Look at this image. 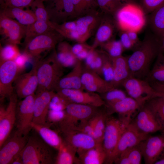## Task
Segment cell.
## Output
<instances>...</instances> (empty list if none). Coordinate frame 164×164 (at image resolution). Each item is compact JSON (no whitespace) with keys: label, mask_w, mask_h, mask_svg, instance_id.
Segmentation results:
<instances>
[{"label":"cell","mask_w":164,"mask_h":164,"mask_svg":"<svg viewBox=\"0 0 164 164\" xmlns=\"http://www.w3.org/2000/svg\"><path fill=\"white\" fill-rule=\"evenodd\" d=\"M126 57L132 77L145 79L154 60L160 53L158 38L154 35H147Z\"/></svg>","instance_id":"6da1fadb"},{"label":"cell","mask_w":164,"mask_h":164,"mask_svg":"<svg viewBox=\"0 0 164 164\" xmlns=\"http://www.w3.org/2000/svg\"><path fill=\"white\" fill-rule=\"evenodd\" d=\"M53 149L40 137L28 136L20 153L23 164H55L56 156Z\"/></svg>","instance_id":"7a4b0ae2"},{"label":"cell","mask_w":164,"mask_h":164,"mask_svg":"<svg viewBox=\"0 0 164 164\" xmlns=\"http://www.w3.org/2000/svg\"><path fill=\"white\" fill-rule=\"evenodd\" d=\"M63 67L58 60L54 51L49 57L38 60L37 75L38 87L36 93L44 91H54L63 73Z\"/></svg>","instance_id":"3957f363"},{"label":"cell","mask_w":164,"mask_h":164,"mask_svg":"<svg viewBox=\"0 0 164 164\" xmlns=\"http://www.w3.org/2000/svg\"><path fill=\"white\" fill-rule=\"evenodd\" d=\"M99 108L89 105L71 103L65 110L64 118L57 125L58 129L75 130L88 121L99 111Z\"/></svg>","instance_id":"277c9868"},{"label":"cell","mask_w":164,"mask_h":164,"mask_svg":"<svg viewBox=\"0 0 164 164\" xmlns=\"http://www.w3.org/2000/svg\"><path fill=\"white\" fill-rule=\"evenodd\" d=\"M129 124L114 117L111 114L107 116L102 142L106 155L104 163H112V157L119 139Z\"/></svg>","instance_id":"5b68a950"},{"label":"cell","mask_w":164,"mask_h":164,"mask_svg":"<svg viewBox=\"0 0 164 164\" xmlns=\"http://www.w3.org/2000/svg\"><path fill=\"white\" fill-rule=\"evenodd\" d=\"M64 38L55 29L38 36L26 45L24 53L34 60H39L44 52L54 49Z\"/></svg>","instance_id":"8992f818"},{"label":"cell","mask_w":164,"mask_h":164,"mask_svg":"<svg viewBox=\"0 0 164 164\" xmlns=\"http://www.w3.org/2000/svg\"><path fill=\"white\" fill-rule=\"evenodd\" d=\"M144 13L140 7L135 3L125 4L114 17L118 28L121 30L135 31L144 24Z\"/></svg>","instance_id":"52a82bcc"},{"label":"cell","mask_w":164,"mask_h":164,"mask_svg":"<svg viewBox=\"0 0 164 164\" xmlns=\"http://www.w3.org/2000/svg\"><path fill=\"white\" fill-rule=\"evenodd\" d=\"M36 94L28 96L18 101L16 110L15 132L24 136L28 135L32 127L34 104Z\"/></svg>","instance_id":"ba28073f"},{"label":"cell","mask_w":164,"mask_h":164,"mask_svg":"<svg viewBox=\"0 0 164 164\" xmlns=\"http://www.w3.org/2000/svg\"><path fill=\"white\" fill-rule=\"evenodd\" d=\"M9 98V102L6 108L0 104V147L10 136L15 123L18 98L16 93L14 92Z\"/></svg>","instance_id":"9c48e42d"},{"label":"cell","mask_w":164,"mask_h":164,"mask_svg":"<svg viewBox=\"0 0 164 164\" xmlns=\"http://www.w3.org/2000/svg\"><path fill=\"white\" fill-rule=\"evenodd\" d=\"M139 131L146 134L162 131V127L146 101L130 122Z\"/></svg>","instance_id":"30bf717a"},{"label":"cell","mask_w":164,"mask_h":164,"mask_svg":"<svg viewBox=\"0 0 164 164\" xmlns=\"http://www.w3.org/2000/svg\"><path fill=\"white\" fill-rule=\"evenodd\" d=\"M139 145L146 164H154L164 155V132L159 135H149Z\"/></svg>","instance_id":"8fae6325"},{"label":"cell","mask_w":164,"mask_h":164,"mask_svg":"<svg viewBox=\"0 0 164 164\" xmlns=\"http://www.w3.org/2000/svg\"><path fill=\"white\" fill-rule=\"evenodd\" d=\"M123 86L129 97L138 101H146L159 94L145 79L131 77L123 83Z\"/></svg>","instance_id":"7c38bea8"},{"label":"cell","mask_w":164,"mask_h":164,"mask_svg":"<svg viewBox=\"0 0 164 164\" xmlns=\"http://www.w3.org/2000/svg\"><path fill=\"white\" fill-rule=\"evenodd\" d=\"M26 26L0 13V34L6 42L18 45L25 37Z\"/></svg>","instance_id":"4fadbf2b"},{"label":"cell","mask_w":164,"mask_h":164,"mask_svg":"<svg viewBox=\"0 0 164 164\" xmlns=\"http://www.w3.org/2000/svg\"><path fill=\"white\" fill-rule=\"evenodd\" d=\"M28 138V136L20 135L15 132L9 136L0 147V164H11L21 153Z\"/></svg>","instance_id":"5bb4252c"},{"label":"cell","mask_w":164,"mask_h":164,"mask_svg":"<svg viewBox=\"0 0 164 164\" xmlns=\"http://www.w3.org/2000/svg\"><path fill=\"white\" fill-rule=\"evenodd\" d=\"M38 60L34 61L30 71L18 75L14 81L15 93L19 99L35 94L36 91L38 84L37 75Z\"/></svg>","instance_id":"9a60e30c"},{"label":"cell","mask_w":164,"mask_h":164,"mask_svg":"<svg viewBox=\"0 0 164 164\" xmlns=\"http://www.w3.org/2000/svg\"><path fill=\"white\" fill-rule=\"evenodd\" d=\"M149 134L139 131L130 123L122 133L112 158V163L120 154L126 150L138 145L146 138Z\"/></svg>","instance_id":"2e32d148"},{"label":"cell","mask_w":164,"mask_h":164,"mask_svg":"<svg viewBox=\"0 0 164 164\" xmlns=\"http://www.w3.org/2000/svg\"><path fill=\"white\" fill-rule=\"evenodd\" d=\"M19 71L15 61L0 62V101L9 97L13 93L12 84L18 75Z\"/></svg>","instance_id":"e0dca14e"},{"label":"cell","mask_w":164,"mask_h":164,"mask_svg":"<svg viewBox=\"0 0 164 164\" xmlns=\"http://www.w3.org/2000/svg\"><path fill=\"white\" fill-rule=\"evenodd\" d=\"M102 13L96 9L79 17L76 20L79 43H85L93 34L100 24Z\"/></svg>","instance_id":"ac0fdd59"},{"label":"cell","mask_w":164,"mask_h":164,"mask_svg":"<svg viewBox=\"0 0 164 164\" xmlns=\"http://www.w3.org/2000/svg\"><path fill=\"white\" fill-rule=\"evenodd\" d=\"M145 102L138 101L130 97H127L115 103L105 104V106L110 115L116 113L118 114L120 119L130 123L132 115L138 111Z\"/></svg>","instance_id":"d6986e66"},{"label":"cell","mask_w":164,"mask_h":164,"mask_svg":"<svg viewBox=\"0 0 164 164\" xmlns=\"http://www.w3.org/2000/svg\"><path fill=\"white\" fill-rule=\"evenodd\" d=\"M56 91L71 103L89 105L97 107L105 104L100 95L94 92L73 89H63Z\"/></svg>","instance_id":"ffe728a7"},{"label":"cell","mask_w":164,"mask_h":164,"mask_svg":"<svg viewBox=\"0 0 164 164\" xmlns=\"http://www.w3.org/2000/svg\"><path fill=\"white\" fill-rule=\"evenodd\" d=\"M50 20L59 24L75 17L72 0H53L46 7Z\"/></svg>","instance_id":"44dd1931"},{"label":"cell","mask_w":164,"mask_h":164,"mask_svg":"<svg viewBox=\"0 0 164 164\" xmlns=\"http://www.w3.org/2000/svg\"><path fill=\"white\" fill-rule=\"evenodd\" d=\"M62 138L77 151V152L91 148L100 143L93 137L82 132L67 129H58Z\"/></svg>","instance_id":"7402d4cb"},{"label":"cell","mask_w":164,"mask_h":164,"mask_svg":"<svg viewBox=\"0 0 164 164\" xmlns=\"http://www.w3.org/2000/svg\"><path fill=\"white\" fill-rule=\"evenodd\" d=\"M84 90L87 91L103 94L115 88L111 82L107 81L96 73L85 68L81 77Z\"/></svg>","instance_id":"603a6c76"},{"label":"cell","mask_w":164,"mask_h":164,"mask_svg":"<svg viewBox=\"0 0 164 164\" xmlns=\"http://www.w3.org/2000/svg\"><path fill=\"white\" fill-rule=\"evenodd\" d=\"M55 93L53 91L47 90L36 93L33 123L50 126L47 123V116L51 101Z\"/></svg>","instance_id":"cb8c5ba5"},{"label":"cell","mask_w":164,"mask_h":164,"mask_svg":"<svg viewBox=\"0 0 164 164\" xmlns=\"http://www.w3.org/2000/svg\"><path fill=\"white\" fill-rule=\"evenodd\" d=\"M118 28L114 17L110 15L102 13L100 24L96 30L94 42L92 46L94 49L113 39Z\"/></svg>","instance_id":"d4e9b609"},{"label":"cell","mask_w":164,"mask_h":164,"mask_svg":"<svg viewBox=\"0 0 164 164\" xmlns=\"http://www.w3.org/2000/svg\"><path fill=\"white\" fill-rule=\"evenodd\" d=\"M72 70L58 81L54 89L57 91L63 89L84 90L81 82L83 70L81 61L79 60Z\"/></svg>","instance_id":"484cf974"},{"label":"cell","mask_w":164,"mask_h":164,"mask_svg":"<svg viewBox=\"0 0 164 164\" xmlns=\"http://www.w3.org/2000/svg\"><path fill=\"white\" fill-rule=\"evenodd\" d=\"M75 163L81 164H102L104 163L106 155L102 143H99L90 149L77 152Z\"/></svg>","instance_id":"4316f807"},{"label":"cell","mask_w":164,"mask_h":164,"mask_svg":"<svg viewBox=\"0 0 164 164\" xmlns=\"http://www.w3.org/2000/svg\"><path fill=\"white\" fill-rule=\"evenodd\" d=\"M111 57L113 68V77L111 83L115 88H118L122 86L123 82L132 76L126 56L121 55Z\"/></svg>","instance_id":"83f0119b"},{"label":"cell","mask_w":164,"mask_h":164,"mask_svg":"<svg viewBox=\"0 0 164 164\" xmlns=\"http://www.w3.org/2000/svg\"><path fill=\"white\" fill-rule=\"evenodd\" d=\"M145 80L155 90L164 88V54L159 53Z\"/></svg>","instance_id":"f1b7e54d"},{"label":"cell","mask_w":164,"mask_h":164,"mask_svg":"<svg viewBox=\"0 0 164 164\" xmlns=\"http://www.w3.org/2000/svg\"><path fill=\"white\" fill-rule=\"evenodd\" d=\"M0 12L26 26L33 23L36 20L33 12L29 9H25L21 8L2 6Z\"/></svg>","instance_id":"f546056e"},{"label":"cell","mask_w":164,"mask_h":164,"mask_svg":"<svg viewBox=\"0 0 164 164\" xmlns=\"http://www.w3.org/2000/svg\"><path fill=\"white\" fill-rule=\"evenodd\" d=\"M32 128L38 134L46 143L57 150L63 142V140L59 134L51 129L50 126L34 124H32Z\"/></svg>","instance_id":"4dcf8cb0"},{"label":"cell","mask_w":164,"mask_h":164,"mask_svg":"<svg viewBox=\"0 0 164 164\" xmlns=\"http://www.w3.org/2000/svg\"><path fill=\"white\" fill-rule=\"evenodd\" d=\"M54 50L58 60L63 67H73L79 60L73 53L72 46L66 41L60 42Z\"/></svg>","instance_id":"1f68e13d"},{"label":"cell","mask_w":164,"mask_h":164,"mask_svg":"<svg viewBox=\"0 0 164 164\" xmlns=\"http://www.w3.org/2000/svg\"><path fill=\"white\" fill-rule=\"evenodd\" d=\"M109 114L104 105L103 109H100L89 120L94 132V138L98 142L102 143L107 116Z\"/></svg>","instance_id":"d6a6232c"},{"label":"cell","mask_w":164,"mask_h":164,"mask_svg":"<svg viewBox=\"0 0 164 164\" xmlns=\"http://www.w3.org/2000/svg\"><path fill=\"white\" fill-rule=\"evenodd\" d=\"M148 21L153 34L159 38L164 33V3L150 13Z\"/></svg>","instance_id":"836d02e7"},{"label":"cell","mask_w":164,"mask_h":164,"mask_svg":"<svg viewBox=\"0 0 164 164\" xmlns=\"http://www.w3.org/2000/svg\"><path fill=\"white\" fill-rule=\"evenodd\" d=\"M54 29L53 23L36 20L33 23L26 26L24 43L26 45L34 37Z\"/></svg>","instance_id":"e575fe53"},{"label":"cell","mask_w":164,"mask_h":164,"mask_svg":"<svg viewBox=\"0 0 164 164\" xmlns=\"http://www.w3.org/2000/svg\"><path fill=\"white\" fill-rule=\"evenodd\" d=\"M139 144L122 152L114 160V163L116 164H141L143 156Z\"/></svg>","instance_id":"d590c367"},{"label":"cell","mask_w":164,"mask_h":164,"mask_svg":"<svg viewBox=\"0 0 164 164\" xmlns=\"http://www.w3.org/2000/svg\"><path fill=\"white\" fill-rule=\"evenodd\" d=\"M57 151L55 164H72L75 163L77 150L63 140Z\"/></svg>","instance_id":"8d00e7d4"},{"label":"cell","mask_w":164,"mask_h":164,"mask_svg":"<svg viewBox=\"0 0 164 164\" xmlns=\"http://www.w3.org/2000/svg\"><path fill=\"white\" fill-rule=\"evenodd\" d=\"M53 22L54 29L64 38L78 42L79 36L77 29L76 20L66 21L61 24Z\"/></svg>","instance_id":"74e56055"},{"label":"cell","mask_w":164,"mask_h":164,"mask_svg":"<svg viewBox=\"0 0 164 164\" xmlns=\"http://www.w3.org/2000/svg\"><path fill=\"white\" fill-rule=\"evenodd\" d=\"M147 102L153 112L164 132V98L156 96L150 98Z\"/></svg>","instance_id":"f35d334b"},{"label":"cell","mask_w":164,"mask_h":164,"mask_svg":"<svg viewBox=\"0 0 164 164\" xmlns=\"http://www.w3.org/2000/svg\"><path fill=\"white\" fill-rule=\"evenodd\" d=\"M98 6L101 12L114 16L125 5L119 0H97Z\"/></svg>","instance_id":"ab89813d"},{"label":"cell","mask_w":164,"mask_h":164,"mask_svg":"<svg viewBox=\"0 0 164 164\" xmlns=\"http://www.w3.org/2000/svg\"><path fill=\"white\" fill-rule=\"evenodd\" d=\"M17 45L8 43L4 46H0V62L8 61H15L21 54Z\"/></svg>","instance_id":"60d3db41"},{"label":"cell","mask_w":164,"mask_h":164,"mask_svg":"<svg viewBox=\"0 0 164 164\" xmlns=\"http://www.w3.org/2000/svg\"><path fill=\"white\" fill-rule=\"evenodd\" d=\"M100 46L102 50L107 53L111 57L122 55L124 50L119 40L112 39L102 44Z\"/></svg>","instance_id":"b9f144b4"},{"label":"cell","mask_w":164,"mask_h":164,"mask_svg":"<svg viewBox=\"0 0 164 164\" xmlns=\"http://www.w3.org/2000/svg\"><path fill=\"white\" fill-rule=\"evenodd\" d=\"M31 9L34 13L36 20L52 22L50 20L49 15L43 2L42 0H35L31 6Z\"/></svg>","instance_id":"7bdbcfd3"},{"label":"cell","mask_w":164,"mask_h":164,"mask_svg":"<svg viewBox=\"0 0 164 164\" xmlns=\"http://www.w3.org/2000/svg\"><path fill=\"white\" fill-rule=\"evenodd\" d=\"M100 75L102 76L104 79L107 81L112 82L113 77L112 61L111 57L105 51L103 63Z\"/></svg>","instance_id":"ee69618b"},{"label":"cell","mask_w":164,"mask_h":164,"mask_svg":"<svg viewBox=\"0 0 164 164\" xmlns=\"http://www.w3.org/2000/svg\"><path fill=\"white\" fill-rule=\"evenodd\" d=\"M101 94L100 96L106 104L115 103L127 97L125 92L118 88Z\"/></svg>","instance_id":"f6af8a7d"},{"label":"cell","mask_w":164,"mask_h":164,"mask_svg":"<svg viewBox=\"0 0 164 164\" xmlns=\"http://www.w3.org/2000/svg\"><path fill=\"white\" fill-rule=\"evenodd\" d=\"M92 46L85 43H77L72 46V50L77 59L85 60L92 49Z\"/></svg>","instance_id":"bcb514c9"},{"label":"cell","mask_w":164,"mask_h":164,"mask_svg":"<svg viewBox=\"0 0 164 164\" xmlns=\"http://www.w3.org/2000/svg\"><path fill=\"white\" fill-rule=\"evenodd\" d=\"M70 103H71L69 100L56 93L51 101L49 109L58 111L64 110Z\"/></svg>","instance_id":"7dc6e473"},{"label":"cell","mask_w":164,"mask_h":164,"mask_svg":"<svg viewBox=\"0 0 164 164\" xmlns=\"http://www.w3.org/2000/svg\"><path fill=\"white\" fill-rule=\"evenodd\" d=\"M140 7L144 13H150L164 3V0H139Z\"/></svg>","instance_id":"c3c4849f"},{"label":"cell","mask_w":164,"mask_h":164,"mask_svg":"<svg viewBox=\"0 0 164 164\" xmlns=\"http://www.w3.org/2000/svg\"><path fill=\"white\" fill-rule=\"evenodd\" d=\"M65 111H58L49 109L47 118V122L50 126L51 124H57L64 118Z\"/></svg>","instance_id":"681fc988"},{"label":"cell","mask_w":164,"mask_h":164,"mask_svg":"<svg viewBox=\"0 0 164 164\" xmlns=\"http://www.w3.org/2000/svg\"><path fill=\"white\" fill-rule=\"evenodd\" d=\"M35 0H8L1 5L2 6L28 8Z\"/></svg>","instance_id":"f907efd6"},{"label":"cell","mask_w":164,"mask_h":164,"mask_svg":"<svg viewBox=\"0 0 164 164\" xmlns=\"http://www.w3.org/2000/svg\"><path fill=\"white\" fill-rule=\"evenodd\" d=\"M120 40L125 50H133L135 45L129 38L126 31L121 30L119 32Z\"/></svg>","instance_id":"816d5d0a"},{"label":"cell","mask_w":164,"mask_h":164,"mask_svg":"<svg viewBox=\"0 0 164 164\" xmlns=\"http://www.w3.org/2000/svg\"><path fill=\"white\" fill-rule=\"evenodd\" d=\"M72 2L76 17L85 14L83 0H72Z\"/></svg>","instance_id":"f5cc1de1"},{"label":"cell","mask_w":164,"mask_h":164,"mask_svg":"<svg viewBox=\"0 0 164 164\" xmlns=\"http://www.w3.org/2000/svg\"><path fill=\"white\" fill-rule=\"evenodd\" d=\"M30 58L26 53L21 54L16 59L15 62L17 66L19 72L23 70ZM31 59V58H30Z\"/></svg>","instance_id":"db71d44e"},{"label":"cell","mask_w":164,"mask_h":164,"mask_svg":"<svg viewBox=\"0 0 164 164\" xmlns=\"http://www.w3.org/2000/svg\"><path fill=\"white\" fill-rule=\"evenodd\" d=\"M85 14L98 7L97 0H83Z\"/></svg>","instance_id":"11a10c76"},{"label":"cell","mask_w":164,"mask_h":164,"mask_svg":"<svg viewBox=\"0 0 164 164\" xmlns=\"http://www.w3.org/2000/svg\"><path fill=\"white\" fill-rule=\"evenodd\" d=\"M126 31L129 38L135 45V47L141 42L138 38L136 31L132 30H129Z\"/></svg>","instance_id":"9f6ffc18"},{"label":"cell","mask_w":164,"mask_h":164,"mask_svg":"<svg viewBox=\"0 0 164 164\" xmlns=\"http://www.w3.org/2000/svg\"><path fill=\"white\" fill-rule=\"evenodd\" d=\"M158 39L159 40L160 52L164 54V33Z\"/></svg>","instance_id":"6f0895ef"},{"label":"cell","mask_w":164,"mask_h":164,"mask_svg":"<svg viewBox=\"0 0 164 164\" xmlns=\"http://www.w3.org/2000/svg\"><path fill=\"white\" fill-rule=\"evenodd\" d=\"M11 164H23L20 154L13 160Z\"/></svg>","instance_id":"680465c9"},{"label":"cell","mask_w":164,"mask_h":164,"mask_svg":"<svg viewBox=\"0 0 164 164\" xmlns=\"http://www.w3.org/2000/svg\"><path fill=\"white\" fill-rule=\"evenodd\" d=\"M156 91L159 94L160 96L164 98V88L158 89Z\"/></svg>","instance_id":"91938a15"},{"label":"cell","mask_w":164,"mask_h":164,"mask_svg":"<svg viewBox=\"0 0 164 164\" xmlns=\"http://www.w3.org/2000/svg\"><path fill=\"white\" fill-rule=\"evenodd\" d=\"M125 4L135 3L134 0H119Z\"/></svg>","instance_id":"94428289"},{"label":"cell","mask_w":164,"mask_h":164,"mask_svg":"<svg viewBox=\"0 0 164 164\" xmlns=\"http://www.w3.org/2000/svg\"><path fill=\"white\" fill-rule=\"evenodd\" d=\"M154 164H164V155L157 161Z\"/></svg>","instance_id":"6125c7cd"},{"label":"cell","mask_w":164,"mask_h":164,"mask_svg":"<svg viewBox=\"0 0 164 164\" xmlns=\"http://www.w3.org/2000/svg\"><path fill=\"white\" fill-rule=\"evenodd\" d=\"M8 0H0V3L1 5L4 3Z\"/></svg>","instance_id":"be15d7a7"},{"label":"cell","mask_w":164,"mask_h":164,"mask_svg":"<svg viewBox=\"0 0 164 164\" xmlns=\"http://www.w3.org/2000/svg\"><path fill=\"white\" fill-rule=\"evenodd\" d=\"M42 0L44 2V1H49L50 0Z\"/></svg>","instance_id":"e7e4bbea"}]
</instances>
